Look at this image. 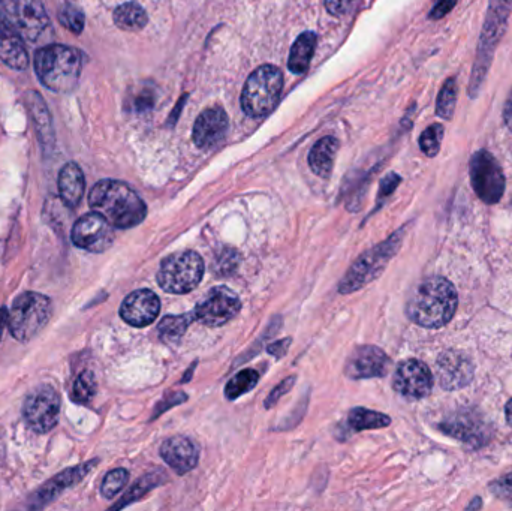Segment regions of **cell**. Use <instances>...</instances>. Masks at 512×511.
I'll return each instance as SVG.
<instances>
[{
    "instance_id": "6da1fadb",
    "label": "cell",
    "mask_w": 512,
    "mask_h": 511,
    "mask_svg": "<svg viewBox=\"0 0 512 511\" xmlns=\"http://www.w3.org/2000/svg\"><path fill=\"white\" fill-rule=\"evenodd\" d=\"M459 306L456 287L442 276L424 279L412 293L406 314L424 329H441L453 320Z\"/></svg>"
},
{
    "instance_id": "7a4b0ae2",
    "label": "cell",
    "mask_w": 512,
    "mask_h": 511,
    "mask_svg": "<svg viewBox=\"0 0 512 511\" xmlns=\"http://www.w3.org/2000/svg\"><path fill=\"white\" fill-rule=\"evenodd\" d=\"M93 212L104 216L114 228L137 227L146 219L147 207L140 195L119 180H101L89 195Z\"/></svg>"
},
{
    "instance_id": "3957f363",
    "label": "cell",
    "mask_w": 512,
    "mask_h": 511,
    "mask_svg": "<svg viewBox=\"0 0 512 511\" xmlns=\"http://www.w3.org/2000/svg\"><path fill=\"white\" fill-rule=\"evenodd\" d=\"M81 54L68 45L53 44L35 54L39 80L53 92H69L77 86L81 74Z\"/></svg>"
},
{
    "instance_id": "277c9868",
    "label": "cell",
    "mask_w": 512,
    "mask_h": 511,
    "mask_svg": "<svg viewBox=\"0 0 512 511\" xmlns=\"http://www.w3.org/2000/svg\"><path fill=\"white\" fill-rule=\"evenodd\" d=\"M403 234H405V230L397 231L390 239L382 242L381 245L364 252L355 261L354 266L348 270L345 278L340 281L339 293H355V291L361 290V288L366 287L367 284L379 278L381 273L384 272L385 267L390 263L391 258L397 254L400 246H402Z\"/></svg>"
},
{
    "instance_id": "5b68a950",
    "label": "cell",
    "mask_w": 512,
    "mask_h": 511,
    "mask_svg": "<svg viewBox=\"0 0 512 511\" xmlns=\"http://www.w3.org/2000/svg\"><path fill=\"white\" fill-rule=\"evenodd\" d=\"M283 74L277 66L262 65L249 75L242 92V108L249 117L267 116L279 104Z\"/></svg>"
},
{
    "instance_id": "8992f818",
    "label": "cell",
    "mask_w": 512,
    "mask_h": 511,
    "mask_svg": "<svg viewBox=\"0 0 512 511\" xmlns=\"http://www.w3.org/2000/svg\"><path fill=\"white\" fill-rule=\"evenodd\" d=\"M511 11L512 0H490L483 35H481L480 45H478L474 75H472V95H475V92L483 86L484 78H486L487 71L492 65L493 53H495L496 47H498L499 41L504 35Z\"/></svg>"
},
{
    "instance_id": "52a82bcc",
    "label": "cell",
    "mask_w": 512,
    "mask_h": 511,
    "mask_svg": "<svg viewBox=\"0 0 512 511\" xmlns=\"http://www.w3.org/2000/svg\"><path fill=\"white\" fill-rule=\"evenodd\" d=\"M204 261L194 251L177 252L159 267V287L171 294H186L198 287L204 276Z\"/></svg>"
},
{
    "instance_id": "ba28073f",
    "label": "cell",
    "mask_w": 512,
    "mask_h": 511,
    "mask_svg": "<svg viewBox=\"0 0 512 511\" xmlns=\"http://www.w3.org/2000/svg\"><path fill=\"white\" fill-rule=\"evenodd\" d=\"M51 317V302L39 293H24L15 299L9 315V330L18 341L35 338Z\"/></svg>"
},
{
    "instance_id": "9c48e42d",
    "label": "cell",
    "mask_w": 512,
    "mask_h": 511,
    "mask_svg": "<svg viewBox=\"0 0 512 511\" xmlns=\"http://www.w3.org/2000/svg\"><path fill=\"white\" fill-rule=\"evenodd\" d=\"M472 188L481 201L496 204L504 197L505 176L495 156L487 150H480L472 156L469 164Z\"/></svg>"
},
{
    "instance_id": "30bf717a",
    "label": "cell",
    "mask_w": 512,
    "mask_h": 511,
    "mask_svg": "<svg viewBox=\"0 0 512 511\" xmlns=\"http://www.w3.org/2000/svg\"><path fill=\"white\" fill-rule=\"evenodd\" d=\"M242 302L234 291L227 287H215L195 306V318L204 326L221 327L237 317Z\"/></svg>"
},
{
    "instance_id": "8fae6325",
    "label": "cell",
    "mask_w": 512,
    "mask_h": 511,
    "mask_svg": "<svg viewBox=\"0 0 512 511\" xmlns=\"http://www.w3.org/2000/svg\"><path fill=\"white\" fill-rule=\"evenodd\" d=\"M0 3L15 29L29 41H38L50 27V18L38 0H0Z\"/></svg>"
},
{
    "instance_id": "7c38bea8",
    "label": "cell",
    "mask_w": 512,
    "mask_h": 511,
    "mask_svg": "<svg viewBox=\"0 0 512 511\" xmlns=\"http://www.w3.org/2000/svg\"><path fill=\"white\" fill-rule=\"evenodd\" d=\"M60 399L53 387L33 390L24 402L23 416L27 426L39 434L50 432L59 422Z\"/></svg>"
},
{
    "instance_id": "4fadbf2b",
    "label": "cell",
    "mask_w": 512,
    "mask_h": 511,
    "mask_svg": "<svg viewBox=\"0 0 512 511\" xmlns=\"http://www.w3.org/2000/svg\"><path fill=\"white\" fill-rule=\"evenodd\" d=\"M442 431L471 447H481L492 437L490 423L474 408H462L441 425Z\"/></svg>"
},
{
    "instance_id": "5bb4252c",
    "label": "cell",
    "mask_w": 512,
    "mask_h": 511,
    "mask_svg": "<svg viewBox=\"0 0 512 511\" xmlns=\"http://www.w3.org/2000/svg\"><path fill=\"white\" fill-rule=\"evenodd\" d=\"M71 237L78 248L101 254L113 245V225L99 213H87L75 222Z\"/></svg>"
},
{
    "instance_id": "9a60e30c",
    "label": "cell",
    "mask_w": 512,
    "mask_h": 511,
    "mask_svg": "<svg viewBox=\"0 0 512 511\" xmlns=\"http://www.w3.org/2000/svg\"><path fill=\"white\" fill-rule=\"evenodd\" d=\"M393 387L399 395L408 399H423L433 389V375L426 363L408 359L397 366Z\"/></svg>"
},
{
    "instance_id": "2e32d148",
    "label": "cell",
    "mask_w": 512,
    "mask_h": 511,
    "mask_svg": "<svg viewBox=\"0 0 512 511\" xmlns=\"http://www.w3.org/2000/svg\"><path fill=\"white\" fill-rule=\"evenodd\" d=\"M436 374L442 389L453 392L472 383L475 374L474 363L463 351H444L436 362Z\"/></svg>"
},
{
    "instance_id": "e0dca14e",
    "label": "cell",
    "mask_w": 512,
    "mask_h": 511,
    "mask_svg": "<svg viewBox=\"0 0 512 511\" xmlns=\"http://www.w3.org/2000/svg\"><path fill=\"white\" fill-rule=\"evenodd\" d=\"M390 368L391 360L381 348L363 345L352 351L346 362L345 374L351 380H369L385 377Z\"/></svg>"
},
{
    "instance_id": "ac0fdd59",
    "label": "cell",
    "mask_w": 512,
    "mask_h": 511,
    "mask_svg": "<svg viewBox=\"0 0 512 511\" xmlns=\"http://www.w3.org/2000/svg\"><path fill=\"white\" fill-rule=\"evenodd\" d=\"M161 312V300L150 290H138L129 294L120 306V317L129 326L147 327L155 323Z\"/></svg>"
},
{
    "instance_id": "d6986e66",
    "label": "cell",
    "mask_w": 512,
    "mask_h": 511,
    "mask_svg": "<svg viewBox=\"0 0 512 511\" xmlns=\"http://www.w3.org/2000/svg\"><path fill=\"white\" fill-rule=\"evenodd\" d=\"M228 126H230V120L224 108H207L195 122L194 134H192L194 143L200 149H210L224 140Z\"/></svg>"
},
{
    "instance_id": "ffe728a7",
    "label": "cell",
    "mask_w": 512,
    "mask_h": 511,
    "mask_svg": "<svg viewBox=\"0 0 512 511\" xmlns=\"http://www.w3.org/2000/svg\"><path fill=\"white\" fill-rule=\"evenodd\" d=\"M161 456L180 476L194 470L200 459L197 446L189 438L180 437V435L164 441L161 446Z\"/></svg>"
},
{
    "instance_id": "44dd1931",
    "label": "cell",
    "mask_w": 512,
    "mask_h": 511,
    "mask_svg": "<svg viewBox=\"0 0 512 511\" xmlns=\"http://www.w3.org/2000/svg\"><path fill=\"white\" fill-rule=\"evenodd\" d=\"M0 59L9 68L21 69L27 68L29 56L24 48L23 39L20 32L15 29L14 24L9 23L8 18L0 12Z\"/></svg>"
},
{
    "instance_id": "7402d4cb",
    "label": "cell",
    "mask_w": 512,
    "mask_h": 511,
    "mask_svg": "<svg viewBox=\"0 0 512 511\" xmlns=\"http://www.w3.org/2000/svg\"><path fill=\"white\" fill-rule=\"evenodd\" d=\"M84 176L81 168L74 162H69L60 170L59 192L68 207H77L84 194Z\"/></svg>"
},
{
    "instance_id": "603a6c76",
    "label": "cell",
    "mask_w": 512,
    "mask_h": 511,
    "mask_svg": "<svg viewBox=\"0 0 512 511\" xmlns=\"http://www.w3.org/2000/svg\"><path fill=\"white\" fill-rule=\"evenodd\" d=\"M339 150V140L336 137H324L312 147L309 153V165L316 176L328 179L333 171L334 159Z\"/></svg>"
},
{
    "instance_id": "cb8c5ba5",
    "label": "cell",
    "mask_w": 512,
    "mask_h": 511,
    "mask_svg": "<svg viewBox=\"0 0 512 511\" xmlns=\"http://www.w3.org/2000/svg\"><path fill=\"white\" fill-rule=\"evenodd\" d=\"M316 35L313 32H304L295 39L289 53L288 68L294 74H303L309 69L315 54Z\"/></svg>"
},
{
    "instance_id": "d4e9b609",
    "label": "cell",
    "mask_w": 512,
    "mask_h": 511,
    "mask_svg": "<svg viewBox=\"0 0 512 511\" xmlns=\"http://www.w3.org/2000/svg\"><path fill=\"white\" fill-rule=\"evenodd\" d=\"M149 17L143 6L135 2L123 3L114 11V23L126 32H138L146 27Z\"/></svg>"
},
{
    "instance_id": "484cf974",
    "label": "cell",
    "mask_w": 512,
    "mask_h": 511,
    "mask_svg": "<svg viewBox=\"0 0 512 511\" xmlns=\"http://www.w3.org/2000/svg\"><path fill=\"white\" fill-rule=\"evenodd\" d=\"M390 425L391 419L387 414L376 413L367 408H354L348 417V426L354 432L382 429Z\"/></svg>"
},
{
    "instance_id": "4316f807",
    "label": "cell",
    "mask_w": 512,
    "mask_h": 511,
    "mask_svg": "<svg viewBox=\"0 0 512 511\" xmlns=\"http://www.w3.org/2000/svg\"><path fill=\"white\" fill-rule=\"evenodd\" d=\"M194 321L195 312H189L186 315H167L162 318L161 323L158 326L159 336L164 339L165 342H177L185 336L186 330L189 329Z\"/></svg>"
},
{
    "instance_id": "83f0119b",
    "label": "cell",
    "mask_w": 512,
    "mask_h": 511,
    "mask_svg": "<svg viewBox=\"0 0 512 511\" xmlns=\"http://www.w3.org/2000/svg\"><path fill=\"white\" fill-rule=\"evenodd\" d=\"M165 476H167V474H165L164 471L156 470L155 473L146 474V476L141 477V479L129 489L128 494L122 498V501L117 503L116 506H113V509H123V507L129 506V504L134 503V501L140 500L147 492L152 491L156 486L164 483Z\"/></svg>"
},
{
    "instance_id": "f1b7e54d",
    "label": "cell",
    "mask_w": 512,
    "mask_h": 511,
    "mask_svg": "<svg viewBox=\"0 0 512 511\" xmlns=\"http://www.w3.org/2000/svg\"><path fill=\"white\" fill-rule=\"evenodd\" d=\"M96 462H89L87 465H83V467L75 468V470L66 471V473L60 474L59 477L53 480L50 485L45 486L44 488V497H42V501H47V498L56 497L57 494L63 491V489L69 488V486L75 485V483L80 482L81 479H84L87 473L95 467Z\"/></svg>"
},
{
    "instance_id": "f546056e",
    "label": "cell",
    "mask_w": 512,
    "mask_h": 511,
    "mask_svg": "<svg viewBox=\"0 0 512 511\" xmlns=\"http://www.w3.org/2000/svg\"><path fill=\"white\" fill-rule=\"evenodd\" d=\"M259 375L255 369H245L231 378L230 383L225 387V396L228 401H236L240 396L246 395L258 384Z\"/></svg>"
},
{
    "instance_id": "4dcf8cb0",
    "label": "cell",
    "mask_w": 512,
    "mask_h": 511,
    "mask_svg": "<svg viewBox=\"0 0 512 511\" xmlns=\"http://www.w3.org/2000/svg\"><path fill=\"white\" fill-rule=\"evenodd\" d=\"M457 89L459 87H457L456 78H448L441 92H439L438 102H436V113L442 119H453L454 110H456Z\"/></svg>"
},
{
    "instance_id": "1f68e13d",
    "label": "cell",
    "mask_w": 512,
    "mask_h": 511,
    "mask_svg": "<svg viewBox=\"0 0 512 511\" xmlns=\"http://www.w3.org/2000/svg\"><path fill=\"white\" fill-rule=\"evenodd\" d=\"M240 263H242V257H240L239 252L227 246V248H222L221 251L216 254L215 261H213V272H215L216 276L227 278V276L236 273Z\"/></svg>"
},
{
    "instance_id": "d6a6232c",
    "label": "cell",
    "mask_w": 512,
    "mask_h": 511,
    "mask_svg": "<svg viewBox=\"0 0 512 511\" xmlns=\"http://www.w3.org/2000/svg\"><path fill=\"white\" fill-rule=\"evenodd\" d=\"M96 393V380L95 375L90 371H84L83 374L78 375L77 381L72 387L71 399L77 404H86L92 401Z\"/></svg>"
},
{
    "instance_id": "836d02e7",
    "label": "cell",
    "mask_w": 512,
    "mask_h": 511,
    "mask_svg": "<svg viewBox=\"0 0 512 511\" xmlns=\"http://www.w3.org/2000/svg\"><path fill=\"white\" fill-rule=\"evenodd\" d=\"M442 138H444V126L436 125L430 126L426 131L421 134L420 147L429 158H435L441 150Z\"/></svg>"
},
{
    "instance_id": "e575fe53",
    "label": "cell",
    "mask_w": 512,
    "mask_h": 511,
    "mask_svg": "<svg viewBox=\"0 0 512 511\" xmlns=\"http://www.w3.org/2000/svg\"><path fill=\"white\" fill-rule=\"evenodd\" d=\"M129 474L128 471L123 470V468H119V470L110 471V473L105 476L104 482H102V495L105 498H114L123 488H125L126 483H128Z\"/></svg>"
},
{
    "instance_id": "d590c367",
    "label": "cell",
    "mask_w": 512,
    "mask_h": 511,
    "mask_svg": "<svg viewBox=\"0 0 512 511\" xmlns=\"http://www.w3.org/2000/svg\"><path fill=\"white\" fill-rule=\"evenodd\" d=\"M60 23L74 33H81L84 29V14L77 6L66 3L59 14Z\"/></svg>"
},
{
    "instance_id": "8d00e7d4",
    "label": "cell",
    "mask_w": 512,
    "mask_h": 511,
    "mask_svg": "<svg viewBox=\"0 0 512 511\" xmlns=\"http://www.w3.org/2000/svg\"><path fill=\"white\" fill-rule=\"evenodd\" d=\"M490 491L496 498L512 506V473L490 483Z\"/></svg>"
},
{
    "instance_id": "74e56055",
    "label": "cell",
    "mask_w": 512,
    "mask_h": 511,
    "mask_svg": "<svg viewBox=\"0 0 512 511\" xmlns=\"http://www.w3.org/2000/svg\"><path fill=\"white\" fill-rule=\"evenodd\" d=\"M295 377L286 378L285 381L279 384L273 392L270 393L267 399H265V408H271L276 405V402L279 401L282 396H285L286 393L291 390V387H294Z\"/></svg>"
},
{
    "instance_id": "f35d334b",
    "label": "cell",
    "mask_w": 512,
    "mask_h": 511,
    "mask_svg": "<svg viewBox=\"0 0 512 511\" xmlns=\"http://www.w3.org/2000/svg\"><path fill=\"white\" fill-rule=\"evenodd\" d=\"M185 401H188V396H186L185 393H170V395H167V398H165L164 401L159 402L158 407H156L155 419L159 414L165 413V411L170 410L171 407H176V405H180Z\"/></svg>"
},
{
    "instance_id": "ab89813d",
    "label": "cell",
    "mask_w": 512,
    "mask_h": 511,
    "mask_svg": "<svg viewBox=\"0 0 512 511\" xmlns=\"http://www.w3.org/2000/svg\"><path fill=\"white\" fill-rule=\"evenodd\" d=\"M354 2L355 0H325V6H327V11L331 15L340 17V15L346 14L351 9Z\"/></svg>"
},
{
    "instance_id": "60d3db41",
    "label": "cell",
    "mask_w": 512,
    "mask_h": 511,
    "mask_svg": "<svg viewBox=\"0 0 512 511\" xmlns=\"http://www.w3.org/2000/svg\"><path fill=\"white\" fill-rule=\"evenodd\" d=\"M456 3L457 0H435V5L430 11V18L439 20V18L445 17L456 6Z\"/></svg>"
},
{
    "instance_id": "b9f144b4",
    "label": "cell",
    "mask_w": 512,
    "mask_h": 511,
    "mask_svg": "<svg viewBox=\"0 0 512 511\" xmlns=\"http://www.w3.org/2000/svg\"><path fill=\"white\" fill-rule=\"evenodd\" d=\"M400 180L402 179H400L397 174H388V176L385 177V179L381 182V189H379V200H382V198L393 194V192L396 191L397 186H399Z\"/></svg>"
},
{
    "instance_id": "7bdbcfd3",
    "label": "cell",
    "mask_w": 512,
    "mask_h": 511,
    "mask_svg": "<svg viewBox=\"0 0 512 511\" xmlns=\"http://www.w3.org/2000/svg\"><path fill=\"white\" fill-rule=\"evenodd\" d=\"M289 342H291V339L286 338L282 339V341L274 342V344H271L270 347H268V353L273 354L274 357H283L286 354V351H288L289 348Z\"/></svg>"
},
{
    "instance_id": "ee69618b",
    "label": "cell",
    "mask_w": 512,
    "mask_h": 511,
    "mask_svg": "<svg viewBox=\"0 0 512 511\" xmlns=\"http://www.w3.org/2000/svg\"><path fill=\"white\" fill-rule=\"evenodd\" d=\"M504 119L508 128L512 131V90L510 96H508L507 104H505Z\"/></svg>"
},
{
    "instance_id": "f6af8a7d",
    "label": "cell",
    "mask_w": 512,
    "mask_h": 511,
    "mask_svg": "<svg viewBox=\"0 0 512 511\" xmlns=\"http://www.w3.org/2000/svg\"><path fill=\"white\" fill-rule=\"evenodd\" d=\"M505 416H507V423L512 428V399L508 402L507 407H505Z\"/></svg>"
},
{
    "instance_id": "bcb514c9",
    "label": "cell",
    "mask_w": 512,
    "mask_h": 511,
    "mask_svg": "<svg viewBox=\"0 0 512 511\" xmlns=\"http://www.w3.org/2000/svg\"><path fill=\"white\" fill-rule=\"evenodd\" d=\"M481 507H483V503H481V498H475L474 503L469 504V506L466 507V509H481Z\"/></svg>"
}]
</instances>
